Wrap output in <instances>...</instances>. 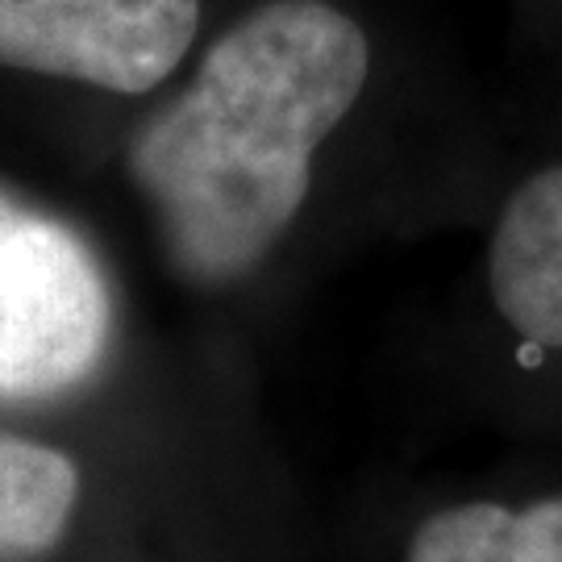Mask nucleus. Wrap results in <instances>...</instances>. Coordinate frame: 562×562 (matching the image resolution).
Here are the masks:
<instances>
[{"instance_id":"nucleus-4","label":"nucleus","mask_w":562,"mask_h":562,"mask_svg":"<svg viewBox=\"0 0 562 562\" xmlns=\"http://www.w3.org/2000/svg\"><path fill=\"white\" fill-rule=\"evenodd\" d=\"M487 288L525 346L562 350V159L508 192L487 246Z\"/></svg>"},{"instance_id":"nucleus-3","label":"nucleus","mask_w":562,"mask_h":562,"mask_svg":"<svg viewBox=\"0 0 562 562\" xmlns=\"http://www.w3.org/2000/svg\"><path fill=\"white\" fill-rule=\"evenodd\" d=\"M201 0H0V63L150 92L188 55Z\"/></svg>"},{"instance_id":"nucleus-5","label":"nucleus","mask_w":562,"mask_h":562,"mask_svg":"<svg viewBox=\"0 0 562 562\" xmlns=\"http://www.w3.org/2000/svg\"><path fill=\"white\" fill-rule=\"evenodd\" d=\"M408 562H562V496L442 508L413 533Z\"/></svg>"},{"instance_id":"nucleus-1","label":"nucleus","mask_w":562,"mask_h":562,"mask_svg":"<svg viewBox=\"0 0 562 562\" xmlns=\"http://www.w3.org/2000/svg\"><path fill=\"white\" fill-rule=\"evenodd\" d=\"M367 80L371 38L329 0H271L213 42L130 155L171 259L196 280L250 271L296 222Z\"/></svg>"},{"instance_id":"nucleus-6","label":"nucleus","mask_w":562,"mask_h":562,"mask_svg":"<svg viewBox=\"0 0 562 562\" xmlns=\"http://www.w3.org/2000/svg\"><path fill=\"white\" fill-rule=\"evenodd\" d=\"M76 496V462L46 446L0 438V562L50 550L71 525Z\"/></svg>"},{"instance_id":"nucleus-7","label":"nucleus","mask_w":562,"mask_h":562,"mask_svg":"<svg viewBox=\"0 0 562 562\" xmlns=\"http://www.w3.org/2000/svg\"><path fill=\"white\" fill-rule=\"evenodd\" d=\"M21 217V209L13 201H9V196H0V234H4V229H9V225L18 222Z\"/></svg>"},{"instance_id":"nucleus-2","label":"nucleus","mask_w":562,"mask_h":562,"mask_svg":"<svg viewBox=\"0 0 562 562\" xmlns=\"http://www.w3.org/2000/svg\"><path fill=\"white\" fill-rule=\"evenodd\" d=\"M113 325L92 250L71 229L25 217L0 234V401H46L83 383Z\"/></svg>"}]
</instances>
